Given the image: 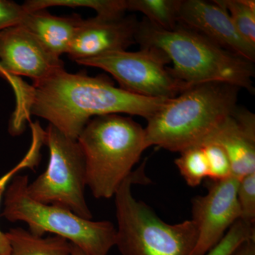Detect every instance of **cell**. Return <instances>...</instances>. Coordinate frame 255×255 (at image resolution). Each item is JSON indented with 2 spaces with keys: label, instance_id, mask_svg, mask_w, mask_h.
Instances as JSON below:
<instances>
[{
  "label": "cell",
  "instance_id": "obj_1",
  "mask_svg": "<svg viewBox=\"0 0 255 255\" xmlns=\"http://www.w3.org/2000/svg\"><path fill=\"white\" fill-rule=\"evenodd\" d=\"M32 87L30 114L46 119L74 140L92 117L125 114L147 121L169 100L134 95L104 75L69 73L65 68Z\"/></svg>",
  "mask_w": 255,
  "mask_h": 255
},
{
  "label": "cell",
  "instance_id": "obj_2",
  "mask_svg": "<svg viewBox=\"0 0 255 255\" xmlns=\"http://www.w3.org/2000/svg\"><path fill=\"white\" fill-rule=\"evenodd\" d=\"M136 43L157 48L172 63V73L187 85L219 82L254 93V63L224 49L204 35L178 25L166 31L144 18L139 21Z\"/></svg>",
  "mask_w": 255,
  "mask_h": 255
},
{
  "label": "cell",
  "instance_id": "obj_3",
  "mask_svg": "<svg viewBox=\"0 0 255 255\" xmlns=\"http://www.w3.org/2000/svg\"><path fill=\"white\" fill-rule=\"evenodd\" d=\"M240 90L219 82L188 87L147 121V147L181 152L201 144L237 108Z\"/></svg>",
  "mask_w": 255,
  "mask_h": 255
},
{
  "label": "cell",
  "instance_id": "obj_4",
  "mask_svg": "<svg viewBox=\"0 0 255 255\" xmlns=\"http://www.w3.org/2000/svg\"><path fill=\"white\" fill-rule=\"evenodd\" d=\"M85 159L86 184L96 199L113 197L147 148L145 128L130 117H94L77 139Z\"/></svg>",
  "mask_w": 255,
  "mask_h": 255
},
{
  "label": "cell",
  "instance_id": "obj_5",
  "mask_svg": "<svg viewBox=\"0 0 255 255\" xmlns=\"http://www.w3.org/2000/svg\"><path fill=\"white\" fill-rule=\"evenodd\" d=\"M145 162L121 184L115 197L118 226L115 246L122 255H192L198 232L192 220L169 224L132 194L145 181Z\"/></svg>",
  "mask_w": 255,
  "mask_h": 255
},
{
  "label": "cell",
  "instance_id": "obj_6",
  "mask_svg": "<svg viewBox=\"0 0 255 255\" xmlns=\"http://www.w3.org/2000/svg\"><path fill=\"white\" fill-rule=\"evenodd\" d=\"M28 183L27 175L12 178L4 194L5 219L26 223L28 231L38 237L50 233L65 238L89 255H108L115 247L113 223L85 219L70 210L38 202L28 195Z\"/></svg>",
  "mask_w": 255,
  "mask_h": 255
},
{
  "label": "cell",
  "instance_id": "obj_7",
  "mask_svg": "<svg viewBox=\"0 0 255 255\" xmlns=\"http://www.w3.org/2000/svg\"><path fill=\"white\" fill-rule=\"evenodd\" d=\"M43 141L49 149V162L43 173L28 183V195L38 202L60 206L92 220L85 196V159L78 140L48 124Z\"/></svg>",
  "mask_w": 255,
  "mask_h": 255
},
{
  "label": "cell",
  "instance_id": "obj_8",
  "mask_svg": "<svg viewBox=\"0 0 255 255\" xmlns=\"http://www.w3.org/2000/svg\"><path fill=\"white\" fill-rule=\"evenodd\" d=\"M140 48L136 52H111L77 63L102 69L114 77L120 88L149 98L173 99L190 87L172 73L163 52Z\"/></svg>",
  "mask_w": 255,
  "mask_h": 255
},
{
  "label": "cell",
  "instance_id": "obj_9",
  "mask_svg": "<svg viewBox=\"0 0 255 255\" xmlns=\"http://www.w3.org/2000/svg\"><path fill=\"white\" fill-rule=\"evenodd\" d=\"M239 180L231 177L212 182L204 196L191 201L192 221L197 229L198 238L192 255H206L223 239L241 214L237 191Z\"/></svg>",
  "mask_w": 255,
  "mask_h": 255
},
{
  "label": "cell",
  "instance_id": "obj_10",
  "mask_svg": "<svg viewBox=\"0 0 255 255\" xmlns=\"http://www.w3.org/2000/svg\"><path fill=\"white\" fill-rule=\"evenodd\" d=\"M139 21L134 16L95 17L82 19L68 50L74 61L95 58L119 50H127L136 43Z\"/></svg>",
  "mask_w": 255,
  "mask_h": 255
},
{
  "label": "cell",
  "instance_id": "obj_11",
  "mask_svg": "<svg viewBox=\"0 0 255 255\" xmlns=\"http://www.w3.org/2000/svg\"><path fill=\"white\" fill-rule=\"evenodd\" d=\"M0 61L10 74L27 77L33 83L65 68L59 57L51 54L21 25L0 32Z\"/></svg>",
  "mask_w": 255,
  "mask_h": 255
},
{
  "label": "cell",
  "instance_id": "obj_12",
  "mask_svg": "<svg viewBox=\"0 0 255 255\" xmlns=\"http://www.w3.org/2000/svg\"><path fill=\"white\" fill-rule=\"evenodd\" d=\"M178 22L199 32L224 49L254 63L255 45L240 34L227 10L217 0H182Z\"/></svg>",
  "mask_w": 255,
  "mask_h": 255
},
{
  "label": "cell",
  "instance_id": "obj_13",
  "mask_svg": "<svg viewBox=\"0 0 255 255\" xmlns=\"http://www.w3.org/2000/svg\"><path fill=\"white\" fill-rule=\"evenodd\" d=\"M206 140L226 151L232 177L240 180L255 172V117L250 111L237 107Z\"/></svg>",
  "mask_w": 255,
  "mask_h": 255
},
{
  "label": "cell",
  "instance_id": "obj_14",
  "mask_svg": "<svg viewBox=\"0 0 255 255\" xmlns=\"http://www.w3.org/2000/svg\"><path fill=\"white\" fill-rule=\"evenodd\" d=\"M81 16H57L46 9L27 11L21 26L31 33L55 56L68 53Z\"/></svg>",
  "mask_w": 255,
  "mask_h": 255
},
{
  "label": "cell",
  "instance_id": "obj_15",
  "mask_svg": "<svg viewBox=\"0 0 255 255\" xmlns=\"http://www.w3.org/2000/svg\"><path fill=\"white\" fill-rule=\"evenodd\" d=\"M5 234L10 255H71V243L60 236L38 237L22 228H11Z\"/></svg>",
  "mask_w": 255,
  "mask_h": 255
},
{
  "label": "cell",
  "instance_id": "obj_16",
  "mask_svg": "<svg viewBox=\"0 0 255 255\" xmlns=\"http://www.w3.org/2000/svg\"><path fill=\"white\" fill-rule=\"evenodd\" d=\"M182 2V0H127V11L142 13L156 27L172 31L179 25Z\"/></svg>",
  "mask_w": 255,
  "mask_h": 255
},
{
  "label": "cell",
  "instance_id": "obj_17",
  "mask_svg": "<svg viewBox=\"0 0 255 255\" xmlns=\"http://www.w3.org/2000/svg\"><path fill=\"white\" fill-rule=\"evenodd\" d=\"M53 6L88 7L95 9L97 16L107 18L122 17L127 11V0H31L23 4L27 11L46 9Z\"/></svg>",
  "mask_w": 255,
  "mask_h": 255
},
{
  "label": "cell",
  "instance_id": "obj_18",
  "mask_svg": "<svg viewBox=\"0 0 255 255\" xmlns=\"http://www.w3.org/2000/svg\"><path fill=\"white\" fill-rule=\"evenodd\" d=\"M0 78L9 82L14 90L16 99V111L13 114L10 122L9 130L12 135L22 131L25 121L30 114V107L33 97V89L21 78L10 74L0 61Z\"/></svg>",
  "mask_w": 255,
  "mask_h": 255
},
{
  "label": "cell",
  "instance_id": "obj_19",
  "mask_svg": "<svg viewBox=\"0 0 255 255\" xmlns=\"http://www.w3.org/2000/svg\"><path fill=\"white\" fill-rule=\"evenodd\" d=\"M180 156L174 160L181 175L188 185L196 187L209 176L207 160L201 144L191 146L179 152Z\"/></svg>",
  "mask_w": 255,
  "mask_h": 255
},
{
  "label": "cell",
  "instance_id": "obj_20",
  "mask_svg": "<svg viewBox=\"0 0 255 255\" xmlns=\"http://www.w3.org/2000/svg\"><path fill=\"white\" fill-rule=\"evenodd\" d=\"M228 12L238 31L246 41L255 45V0H217Z\"/></svg>",
  "mask_w": 255,
  "mask_h": 255
},
{
  "label": "cell",
  "instance_id": "obj_21",
  "mask_svg": "<svg viewBox=\"0 0 255 255\" xmlns=\"http://www.w3.org/2000/svg\"><path fill=\"white\" fill-rule=\"evenodd\" d=\"M201 145L207 160L208 177L212 182H219L232 177L231 162L224 149L213 140H206Z\"/></svg>",
  "mask_w": 255,
  "mask_h": 255
},
{
  "label": "cell",
  "instance_id": "obj_22",
  "mask_svg": "<svg viewBox=\"0 0 255 255\" xmlns=\"http://www.w3.org/2000/svg\"><path fill=\"white\" fill-rule=\"evenodd\" d=\"M250 239H255V225L238 220L219 244L206 255H231L241 243Z\"/></svg>",
  "mask_w": 255,
  "mask_h": 255
},
{
  "label": "cell",
  "instance_id": "obj_23",
  "mask_svg": "<svg viewBox=\"0 0 255 255\" xmlns=\"http://www.w3.org/2000/svg\"><path fill=\"white\" fill-rule=\"evenodd\" d=\"M237 198L241 210V219L251 224H255V172L240 179Z\"/></svg>",
  "mask_w": 255,
  "mask_h": 255
},
{
  "label": "cell",
  "instance_id": "obj_24",
  "mask_svg": "<svg viewBox=\"0 0 255 255\" xmlns=\"http://www.w3.org/2000/svg\"><path fill=\"white\" fill-rule=\"evenodd\" d=\"M27 11L23 4L9 0H0V32L22 23Z\"/></svg>",
  "mask_w": 255,
  "mask_h": 255
},
{
  "label": "cell",
  "instance_id": "obj_25",
  "mask_svg": "<svg viewBox=\"0 0 255 255\" xmlns=\"http://www.w3.org/2000/svg\"><path fill=\"white\" fill-rule=\"evenodd\" d=\"M34 165V160L29 155L28 157H26L22 162H20L16 167L0 178V202H1V197L4 194V191L7 187L10 179H12L14 174L19 171L20 169L23 168L24 167H29L30 166V167H33ZM10 254H11V247H10L9 242L8 241V238H6L5 233H3L0 230V255H10Z\"/></svg>",
  "mask_w": 255,
  "mask_h": 255
},
{
  "label": "cell",
  "instance_id": "obj_26",
  "mask_svg": "<svg viewBox=\"0 0 255 255\" xmlns=\"http://www.w3.org/2000/svg\"><path fill=\"white\" fill-rule=\"evenodd\" d=\"M231 255H255V239L243 242Z\"/></svg>",
  "mask_w": 255,
  "mask_h": 255
},
{
  "label": "cell",
  "instance_id": "obj_27",
  "mask_svg": "<svg viewBox=\"0 0 255 255\" xmlns=\"http://www.w3.org/2000/svg\"><path fill=\"white\" fill-rule=\"evenodd\" d=\"M72 244V243H71ZM71 255H89L85 252L82 251L80 248L72 244V253Z\"/></svg>",
  "mask_w": 255,
  "mask_h": 255
}]
</instances>
